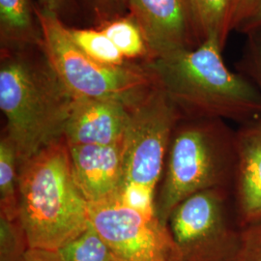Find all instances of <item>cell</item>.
Listing matches in <instances>:
<instances>
[{
    "label": "cell",
    "instance_id": "obj_1",
    "mask_svg": "<svg viewBox=\"0 0 261 261\" xmlns=\"http://www.w3.org/2000/svg\"><path fill=\"white\" fill-rule=\"evenodd\" d=\"M223 49L217 40L209 39L193 49L141 63L182 117L240 125L261 115V95L247 77L226 67Z\"/></svg>",
    "mask_w": 261,
    "mask_h": 261
},
{
    "label": "cell",
    "instance_id": "obj_2",
    "mask_svg": "<svg viewBox=\"0 0 261 261\" xmlns=\"http://www.w3.org/2000/svg\"><path fill=\"white\" fill-rule=\"evenodd\" d=\"M74 101L42 48L1 53L3 132L15 145L19 163L63 138Z\"/></svg>",
    "mask_w": 261,
    "mask_h": 261
},
{
    "label": "cell",
    "instance_id": "obj_3",
    "mask_svg": "<svg viewBox=\"0 0 261 261\" xmlns=\"http://www.w3.org/2000/svg\"><path fill=\"white\" fill-rule=\"evenodd\" d=\"M19 212L30 249L57 252L89 225L64 138L19 163Z\"/></svg>",
    "mask_w": 261,
    "mask_h": 261
},
{
    "label": "cell",
    "instance_id": "obj_4",
    "mask_svg": "<svg viewBox=\"0 0 261 261\" xmlns=\"http://www.w3.org/2000/svg\"><path fill=\"white\" fill-rule=\"evenodd\" d=\"M237 165L236 130L218 118L178 121L168 146L154 211L168 224L183 200L211 189L232 190Z\"/></svg>",
    "mask_w": 261,
    "mask_h": 261
},
{
    "label": "cell",
    "instance_id": "obj_5",
    "mask_svg": "<svg viewBox=\"0 0 261 261\" xmlns=\"http://www.w3.org/2000/svg\"><path fill=\"white\" fill-rule=\"evenodd\" d=\"M42 50L56 75L75 99L109 100L133 108L155 84L141 62L108 65L86 56L70 38L63 19L40 9Z\"/></svg>",
    "mask_w": 261,
    "mask_h": 261
},
{
    "label": "cell",
    "instance_id": "obj_6",
    "mask_svg": "<svg viewBox=\"0 0 261 261\" xmlns=\"http://www.w3.org/2000/svg\"><path fill=\"white\" fill-rule=\"evenodd\" d=\"M176 107L156 86L130 108L123 142V188L120 200L153 212L168 146L178 121Z\"/></svg>",
    "mask_w": 261,
    "mask_h": 261
},
{
    "label": "cell",
    "instance_id": "obj_7",
    "mask_svg": "<svg viewBox=\"0 0 261 261\" xmlns=\"http://www.w3.org/2000/svg\"><path fill=\"white\" fill-rule=\"evenodd\" d=\"M168 226L181 261H236L242 226L232 190L211 189L188 197L169 216Z\"/></svg>",
    "mask_w": 261,
    "mask_h": 261
},
{
    "label": "cell",
    "instance_id": "obj_8",
    "mask_svg": "<svg viewBox=\"0 0 261 261\" xmlns=\"http://www.w3.org/2000/svg\"><path fill=\"white\" fill-rule=\"evenodd\" d=\"M89 223L116 261H181L168 224L120 199L89 205Z\"/></svg>",
    "mask_w": 261,
    "mask_h": 261
},
{
    "label": "cell",
    "instance_id": "obj_9",
    "mask_svg": "<svg viewBox=\"0 0 261 261\" xmlns=\"http://www.w3.org/2000/svg\"><path fill=\"white\" fill-rule=\"evenodd\" d=\"M128 14L144 34L149 60L201 45L190 0H129Z\"/></svg>",
    "mask_w": 261,
    "mask_h": 261
},
{
    "label": "cell",
    "instance_id": "obj_10",
    "mask_svg": "<svg viewBox=\"0 0 261 261\" xmlns=\"http://www.w3.org/2000/svg\"><path fill=\"white\" fill-rule=\"evenodd\" d=\"M75 182L89 205L120 199L123 188V143L69 145Z\"/></svg>",
    "mask_w": 261,
    "mask_h": 261
},
{
    "label": "cell",
    "instance_id": "obj_11",
    "mask_svg": "<svg viewBox=\"0 0 261 261\" xmlns=\"http://www.w3.org/2000/svg\"><path fill=\"white\" fill-rule=\"evenodd\" d=\"M130 109L124 103L75 99L63 138L68 145H116L124 142Z\"/></svg>",
    "mask_w": 261,
    "mask_h": 261
},
{
    "label": "cell",
    "instance_id": "obj_12",
    "mask_svg": "<svg viewBox=\"0 0 261 261\" xmlns=\"http://www.w3.org/2000/svg\"><path fill=\"white\" fill-rule=\"evenodd\" d=\"M234 206L240 225L261 221V115L236 130Z\"/></svg>",
    "mask_w": 261,
    "mask_h": 261
},
{
    "label": "cell",
    "instance_id": "obj_13",
    "mask_svg": "<svg viewBox=\"0 0 261 261\" xmlns=\"http://www.w3.org/2000/svg\"><path fill=\"white\" fill-rule=\"evenodd\" d=\"M43 31L31 0H0L1 53L42 48Z\"/></svg>",
    "mask_w": 261,
    "mask_h": 261
},
{
    "label": "cell",
    "instance_id": "obj_14",
    "mask_svg": "<svg viewBox=\"0 0 261 261\" xmlns=\"http://www.w3.org/2000/svg\"><path fill=\"white\" fill-rule=\"evenodd\" d=\"M236 0H190L196 32L202 44L217 40L224 47L232 32V17Z\"/></svg>",
    "mask_w": 261,
    "mask_h": 261
},
{
    "label": "cell",
    "instance_id": "obj_15",
    "mask_svg": "<svg viewBox=\"0 0 261 261\" xmlns=\"http://www.w3.org/2000/svg\"><path fill=\"white\" fill-rule=\"evenodd\" d=\"M98 28L111 39L129 62H145L150 54L144 34L130 14L109 20Z\"/></svg>",
    "mask_w": 261,
    "mask_h": 261
},
{
    "label": "cell",
    "instance_id": "obj_16",
    "mask_svg": "<svg viewBox=\"0 0 261 261\" xmlns=\"http://www.w3.org/2000/svg\"><path fill=\"white\" fill-rule=\"evenodd\" d=\"M19 157L2 130L0 139V215L19 217Z\"/></svg>",
    "mask_w": 261,
    "mask_h": 261
},
{
    "label": "cell",
    "instance_id": "obj_17",
    "mask_svg": "<svg viewBox=\"0 0 261 261\" xmlns=\"http://www.w3.org/2000/svg\"><path fill=\"white\" fill-rule=\"evenodd\" d=\"M68 33L76 47L98 62L115 66L129 62L99 28H68Z\"/></svg>",
    "mask_w": 261,
    "mask_h": 261
},
{
    "label": "cell",
    "instance_id": "obj_18",
    "mask_svg": "<svg viewBox=\"0 0 261 261\" xmlns=\"http://www.w3.org/2000/svg\"><path fill=\"white\" fill-rule=\"evenodd\" d=\"M57 252L63 261H116L108 245L90 223L85 230Z\"/></svg>",
    "mask_w": 261,
    "mask_h": 261
},
{
    "label": "cell",
    "instance_id": "obj_19",
    "mask_svg": "<svg viewBox=\"0 0 261 261\" xmlns=\"http://www.w3.org/2000/svg\"><path fill=\"white\" fill-rule=\"evenodd\" d=\"M30 250L19 217L0 215V261H21Z\"/></svg>",
    "mask_w": 261,
    "mask_h": 261
},
{
    "label": "cell",
    "instance_id": "obj_20",
    "mask_svg": "<svg viewBox=\"0 0 261 261\" xmlns=\"http://www.w3.org/2000/svg\"><path fill=\"white\" fill-rule=\"evenodd\" d=\"M246 36L243 55L236 63V69L261 95V28L253 29Z\"/></svg>",
    "mask_w": 261,
    "mask_h": 261
},
{
    "label": "cell",
    "instance_id": "obj_21",
    "mask_svg": "<svg viewBox=\"0 0 261 261\" xmlns=\"http://www.w3.org/2000/svg\"><path fill=\"white\" fill-rule=\"evenodd\" d=\"M258 28H261V0H236L232 31L246 35Z\"/></svg>",
    "mask_w": 261,
    "mask_h": 261
},
{
    "label": "cell",
    "instance_id": "obj_22",
    "mask_svg": "<svg viewBox=\"0 0 261 261\" xmlns=\"http://www.w3.org/2000/svg\"><path fill=\"white\" fill-rule=\"evenodd\" d=\"M236 261H261V221L242 227Z\"/></svg>",
    "mask_w": 261,
    "mask_h": 261
},
{
    "label": "cell",
    "instance_id": "obj_23",
    "mask_svg": "<svg viewBox=\"0 0 261 261\" xmlns=\"http://www.w3.org/2000/svg\"><path fill=\"white\" fill-rule=\"evenodd\" d=\"M99 25L125 16L129 12V0H86Z\"/></svg>",
    "mask_w": 261,
    "mask_h": 261
},
{
    "label": "cell",
    "instance_id": "obj_24",
    "mask_svg": "<svg viewBox=\"0 0 261 261\" xmlns=\"http://www.w3.org/2000/svg\"><path fill=\"white\" fill-rule=\"evenodd\" d=\"M72 0H38V7L62 19Z\"/></svg>",
    "mask_w": 261,
    "mask_h": 261
},
{
    "label": "cell",
    "instance_id": "obj_25",
    "mask_svg": "<svg viewBox=\"0 0 261 261\" xmlns=\"http://www.w3.org/2000/svg\"><path fill=\"white\" fill-rule=\"evenodd\" d=\"M21 261H63L57 252L30 249Z\"/></svg>",
    "mask_w": 261,
    "mask_h": 261
}]
</instances>
